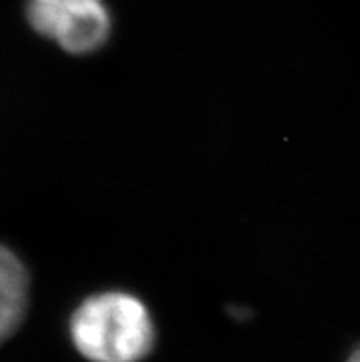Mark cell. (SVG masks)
Listing matches in <instances>:
<instances>
[{"instance_id": "6da1fadb", "label": "cell", "mask_w": 360, "mask_h": 362, "mask_svg": "<svg viewBox=\"0 0 360 362\" xmlns=\"http://www.w3.org/2000/svg\"><path fill=\"white\" fill-rule=\"evenodd\" d=\"M70 337L91 362H140L155 344V326L137 296L109 291L91 296L74 311Z\"/></svg>"}, {"instance_id": "7a4b0ae2", "label": "cell", "mask_w": 360, "mask_h": 362, "mask_svg": "<svg viewBox=\"0 0 360 362\" xmlns=\"http://www.w3.org/2000/svg\"><path fill=\"white\" fill-rule=\"evenodd\" d=\"M26 17L39 35L74 55L101 48L112 26L105 0H28Z\"/></svg>"}, {"instance_id": "3957f363", "label": "cell", "mask_w": 360, "mask_h": 362, "mask_svg": "<svg viewBox=\"0 0 360 362\" xmlns=\"http://www.w3.org/2000/svg\"><path fill=\"white\" fill-rule=\"evenodd\" d=\"M26 267L13 250L0 245V342H4L21 326L28 309Z\"/></svg>"}, {"instance_id": "277c9868", "label": "cell", "mask_w": 360, "mask_h": 362, "mask_svg": "<svg viewBox=\"0 0 360 362\" xmlns=\"http://www.w3.org/2000/svg\"><path fill=\"white\" fill-rule=\"evenodd\" d=\"M347 362H360V348L355 349V354L352 355V358H349Z\"/></svg>"}]
</instances>
